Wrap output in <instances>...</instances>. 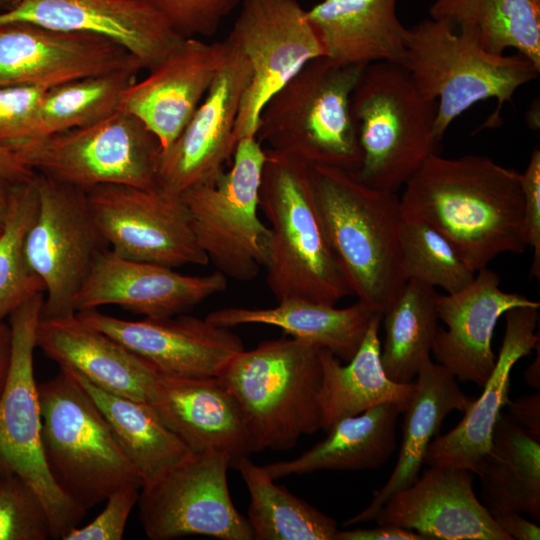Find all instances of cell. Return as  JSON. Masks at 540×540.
Returning <instances> with one entry per match:
<instances>
[{
    "mask_svg": "<svg viewBox=\"0 0 540 540\" xmlns=\"http://www.w3.org/2000/svg\"><path fill=\"white\" fill-rule=\"evenodd\" d=\"M36 347L60 368L122 397L146 401L158 371L117 340L83 323L76 314L41 318Z\"/></svg>",
    "mask_w": 540,
    "mask_h": 540,
    "instance_id": "26",
    "label": "cell"
},
{
    "mask_svg": "<svg viewBox=\"0 0 540 540\" xmlns=\"http://www.w3.org/2000/svg\"><path fill=\"white\" fill-rule=\"evenodd\" d=\"M11 355V329L9 323L0 322V395L4 389Z\"/></svg>",
    "mask_w": 540,
    "mask_h": 540,
    "instance_id": "49",
    "label": "cell"
},
{
    "mask_svg": "<svg viewBox=\"0 0 540 540\" xmlns=\"http://www.w3.org/2000/svg\"><path fill=\"white\" fill-rule=\"evenodd\" d=\"M509 416L534 436L540 437V393L507 402Z\"/></svg>",
    "mask_w": 540,
    "mask_h": 540,
    "instance_id": "46",
    "label": "cell"
},
{
    "mask_svg": "<svg viewBox=\"0 0 540 540\" xmlns=\"http://www.w3.org/2000/svg\"><path fill=\"white\" fill-rule=\"evenodd\" d=\"M65 369V368H63ZM69 371L95 402L142 486L156 482L193 452L162 422L147 401L107 392Z\"/></svg>",
    "mask_w": 540,
    "mask_h": 540,
    "instance_id": "33",
    "label": "cell"
},
{
    "mask_svg": "<svg viewBox=\"0 0 540 540\" xmlns=\"http://www.w3.org/2000/svg\"><path fill=\"white\" fill-rule=\"evenodd\" d=\"M540 307L538 301L500 289L499 275L488 267L476 272L462 290L436 298L439 327L431 352L456 379L483 387L496 356L491 342L499 318L515 307Z\"/></svg>",
    "mask_w": 540,
    "mask_h": 540,
    "instance_id": "21",
    "label": "cell"
},
{
    "mask_svg": "<svg viewBox=\"0 0 540 540\" xmlns=\"http://www.w3.org/2000/svg\"><path fill=\"white\" fill-rule=\"evenodd\" d=\"M398 0H321L306 16L337 66L402 64L407 30L396 14Z\"/></svg>",
    "mask_w": 540,
    "mask_h": 540,
    "instance_id": "27",
    "label": "cell"
},
{
    "mask_svg": "<svg viewBox=\"0 0 540 540\" xmlns=\"http://www.w3.org/2000/svg\"><path fill=\"white\" fill-rule=\"evenodd\" d=\"M401 65L420 93L437 103L433 137L438 145L452 122L478 102L496 100L497 118L540 72L521 54L491 53L469 34L431 17L408 28Z\"/></svg>",
    "mask_w": 540,
    "mask_h": 540,
    "instance_id": "6",
    "label": "cell"
},
{
    "mask_svg": "<svg viewBox=\"0 0 540 540\" xmlns=\"http://www.w3.org/2000/svg\"><path fill=\"white\" fill-rule=\"evenodd\" d=\"M38 211L25 240L31 270L44 284L41 318L76 314V299L95 260L108 247L86 192L36 173Z\"/></svg>",
    "mask_w": 540,
    "mask_h": 540,
    "instance_id": "12",
    "label": "cell"
},
{
    "mask_svg": "<svg viewBox=\"0 0 540 540\" xmlns=\"http://www.w3.org/2000/svg\"><path fill=\"white\" fill-rule=\"evenodd\" d=\"M429 14L491 53L514 49L540 69V0H435Z\"/></svg>",
    "mask_w": 540,
    "mask_h": 540,
    "instance_id": "34",
    "label": "cell"
},
{
    "mask_svg": "<svg viewBox=\"0 0 540 540\" xmlns=\"http://www.w3.org/2000/svg\"><path fill=\"white\" fill-rule=\"evenodd\" d=\"M310 175L325 233L352 295L383 315L408 281L400 197L340 168L310 166Z\"/></svg>",
    "mask_w": 540,
    "mask_h": 540,
    "instance_id": "2",
    "label": "cell"
},
{
    "mask_svg": "<svg viewBox=\"0 0 540 540\" xmlns=\"http://www.w3.org/2000/svg\"><path fill=\"white\" fill-rule=\"evenodd\" d=\"M128 69L143 67L125 47L105 36L23 22L0 26V86L52 88Z\"/></svg>",
    "mask_w": 540,
    "mask_h": 540,
    "instance_id": "18",
    "label": "cell"
},
{
    "mask_svg": "<svg viewBox=\"0 0 540 540\" xmlns=\"http://www.w3.org/2000/svg\"><path fill=\"white\" fill-rule=\"evenodd\" d=\"M400 241L408 280L452 294L468 286L476 275L456 247L422 220L403 216Z\"/></svg>",
    "mask_w": 540,
    "mask_h": 540,
    "instance_id": "39",
    "label": "cell"
},
{
    "mask_svg": "<svg viewBox=\"0 0 540 540\" xmlns=\"http://www.w3.org/2000/svg\"><path fill=\"white\" fill-rule=\"evenodd\" d=\"M476 475L482 482L483 505L493 517L518 513L540 519V437L508 413H500Z\"/></svg>",
    "mask_w": 540,
    "mask_h": 540,
    "instance_id": "32",
    "label": "cell"
},
{
    "mask_svg": "<svg viewBox=\"0 0 540 540\" xmlns=\"http://www.w3.org/2000/svg\"><path fill=\"white\" fill-rule=\"evenodd\" d=\"M403 188L402 215L444 235L475 272L528 247L520 172L488 156L431 154Z\"/></svg>",
    "mask_w": 540,
    "mask_h": 540,
    "instance_id": "1",
    "label": "cell"
},
{
    "mask_svg": "<svg viewBox=\"0 0 540 540\" xmlns=\"http://www.w3.org/2000/svg\"><path fill=\"white\" fill-rule=\"evenodd\" d=\"M350 110L362 151L355 174L372 188L397 193L438 153L433 137L437 103L420 93L401 64L367 65L352 92Z\"/></svg>",
    "mask_w": 540,
    "mask_h": 540,
    "instance_id": "7",
    "label": "cell"
},
{
    "mask_svg": "<svg viewBox=\"0 0 540 540\" xmlns=\"http://www.w3.org/2000/svg\"><path fill=\"white\" fill-rule=\"evenodd\" d=\"M320 348L296 338L238 353L219 378L235 398L252 452L289 450L321 429Z\"/></svg>",
    "mask_w": 540,
    "mask_h": 540,
    "instance_id": "4",
    "label": "cell"
},
{
    "mask_svg": "<svg viewBox=\"0 0 540 540\" xmlns=\"http://www.w3.org/2000/svg\"><path fill=\"white\" fill-rule=\"evenodd\" d=\"M38 205L35 177L11 186L7 216L0 232V322L31 296L45 292L43 282L27 262L24 249Z\"/></svg>",
    "mask_w": 540,
    "mask_h": 540,
    "instance_id": "38",
    "label": "cell"
},
{
    "mask_svg": "<svg viewBox=\"0 0 540 540\" xmlns=\"http://www.w3.org/2000/svg\"><path fill=\"white\" fill-rule=\"evenodd\" d=\"M228 50L225 41L184 38L149 75L123 94L120 107L138 117L167 149L207 94Z\"/></svg>",
    "mask_w": 540,
    "mask_h": 540,
    "instance_id": "23",
    "label": "cell"
},
{
    "mask_svg": "<svg viewBox=\"0 0 540 540\" xmlns=\"http://www.w3.org/2000/svg\"><path fill=\"white\" fill-rule=\"evenodd\" d=\"M7 148L36 173L82 190L102 184L155 188L162 150L146 125L122 107L89 126Z\"/></svg>",
    "mask_w": 540,
    "mask_h": 540,
    "instance_id": "11",
    "label": "cell"
},
{
    "mask_svg": "<svg viewBox=\"0 0 540 540\" xmlns=\"http://www.w3.org/2000/svg\"><path fill=\"white\" fill-rule=\"evenodd\" d=\"M377 314L380 313L360 300L348 307L337 308L336 305L293 298L279 301L270 308H221L211 311L205 318L228 328L246 324L278 327L291 337L327 349L348 362Z\"/></svg>",
    "mask_w": 540,
    "mask_h": 540,
    "instance_id": "29",
    "label": "cell"
},
{
    "mask_svg": "<svg viewBox=\"0 0 540 540\" xmlns=\"http://www.w3.org/2000/svg\"><path fill=\"white\" fill-rule=\"evenodd\" d=\"M51 526L35 490L16 474L0 476V540H47Z\"/></svg>",
    "mask_w": 540,
    "mask_h": 540,
    "instance_id": "40",
    "label": "cell"
},
{
    "mask_svg": "<svg viewBox=\"0 0 540 540\" xmlns=\"http://www.w3.org/2000/svg\"><path fill=\"white\" fill-rule=\"evenodd\" d=\"M17 22L105 36L125 47L147 70L184 39L143 0H16L0 12V26Z\"/></svg>",
    "mask_w": 540,
    "mask_h": 540,
    "instance_id": "19",
    "label": "cell"
},
{
    "mask_svg": "<svg viewBox=\"0 0 540 540\" xmlns=\"http://www.w3.org/2000/svg\"><path fill=\"white\" fill-rule=\"evenodd\" d=\"M523 230L527 246L533 249L530 276L540 278V150L536 147L523 173Z\"/></svg>",
    "mask_w": 540,
    "mask_h": 540,
    "instance_id": "44",
    "label": "cell"
},
{
    "mask_svg": "<svg viewBox=\"0 0 540 540\" xmlns=\"http://www.w3.org/2000/svg\"><path fill=\"white\" fill-rule=\"evenodd\" d=\"M230 456L220 450L193 453L154 483L142 486L139 519L152 540L203 535L220 540H253L247 518L231 499Z\"/></svg>",
    "mask_w": 540,
    "mask_h": 540,
    "instance_id": "14",
    "label": "cell"
},
{
    "mask_svg": "<svg viewBox=\"0 0 540 540\" xmlns=\"http://www.w3.org/2000/svg\"><path fill=\"white\" fill-rule=\"evenodd\" d=\"M472 474L430 466L393 494L373 521L415 531L425 540H512L477 498Z\"/></svg>",
    "mask_w": 540,
    "mask_h": 540,
    "instance_id": "22",
    "label": "cell"
},
{
    "mask_svg": "<svg viewBox=\"0 0 540 540\" xmlns=\"http://www.w3.org/2000/svg\"><path fill=\"white\" fill-rule=\"evenodd\" d=\"M43 301L44 293H37L9 315L11 355L0 395V476L16 474L35 490L47 511L51 538L63 540L79 526L86 510L57 486L43 454L33 365Z\"/></svg>",
    "mask_w": 540,
    "mask_h": 540,
    "instance_id": "10",
    "label": "cell"
},
{
    "mask_svg": "<svg viewBox=\"0 0 540 540\" xmlns=\"http://www.w3.org/2000/svg\"><path fill=\"white\" fill-rule=\"evenodd\" d=\"M536 350H537V357L526 369L524 376H525L526 383L529 386L539 390L540 388V349L539 347Z\"/></svg>",
    "mask_w": 540,
    "mask_h": 540,
    "instance_id": "51",
    "label": "cell"
},
{
    "mask_svg": "<svg viewBox=\"0 0 540 540\" xmlns=\"http://www.w3.org/2000/svg\"><path fill=\"white\" fill-rule=\"evenodd\" d=\"M76 316L168 376L219 377L228 363L244 350L241 338L231 328L206 318L178 314L131 321L97 309L78 311Z\"/></svg>",
    "mask_w": 540,
    "mask_h": 540,
    "instance_id": "17",
    "label": "cell"
},
{
    "mask_svg": "<svg viewBox=\"0 0 540 540\" xmlns=\"http://www.w3.org/2000/svg\"><path fill=\"white\" fill-rule=\"evenodd\" d=\"M334 540H425L415 531L391 524H378L368 529L338 530Z\"/></svg>",
    "mask_w": 540,
    "mask_h": 540,
    "instance_id": "45",
    "label": "cell"
},
{
    "mask_svg": "<svg viewBox=\"0 0 540 540\" xmlns=\"http://www.w3.org/2000/svg\"><path fill=\"white\" fill-rule=\"evenodd\" d=\"M366 66L310 61L267 101L256 139L309 166L357 173L362 151L350 100Z\"/></svg>",
    "mask_w": 540,
    "mask_h": 540,
    "instance_id": "5",
    "label": "cell"
},
{
    "mask_svg": "<svg viewBox=\"0 0 540 540\" xmlns=\"http://www.w3.org/2000/svg\"><path fill=\"white\" fill-rule=\"evenodd\" d=\"M219 271L186 275L164 265L121 257L110 248L95 260L76 299V312L117 305L145 317L182 314L223 292Z\"/></svg>",
    "mask_w": 540,
    "mask_h": 540,
    "instance_id": "20",
    "label": "cell"
},
{
    "mask_svg": "<svg viewBox=\"0 0 540 540\" xmlns=\"http://www.w3.org/2000/svg\"><path fill=\"white\" fill-rule=\"evenodd\" d=\"M227 45L207 94L178 137L160 153L156 187L168 194L180 196L191 186L216 178L233 156L236 121L251 67L241 52Z\"/></svg>",
    "mask_w": 540,
    "mask_h": 540,
    "instance_id": "16",
    "label": "cell"
},
{
    "mask_svg": "<svg viewBox=\"0 0 540 540\" xmlns=\"http://www.w3.org/2000/svg\"><path fill=\"white\" fill-rule=\"evenodd\" d=\"M139 71L120 70L49 88L21 141L89 126L103 120L119 109L124 92L136 82Z\"/></svg>",
    "mask_w": 540,
    "mask_h": 540,
    "instance_id": "37",
    "label": "cell"
},
{
    "mask_svg": "<svg viewBox=\"0 0 540 540\" xmlns=\"http://www.w3.org/2000/svg\"><path fill=\"white\" fill-rule=\"evenodd\" d=\"M146 401L193 453L226 452L233 467L252 453L239 406L219 377L184 378L158 372Z\"/></svg>",
    "mask_w": 540,
    "mask_h": 540,
    "instance_id": "24",
    "label": "cell"
},
{
    "mask_svg": "<svg viewBox=\"0 0 540 540\" xmlns=\"http://www.w3.org/2000/svg\"><path fill=\"white\" fill-rule=\"evenodd\" d=\"M382 315L369 324L365 337L347 365L327 349H320L322 382L320 389L321 429L327 433L340 420L375 406L393 403L402 413L409 403L415 383L391 380L381 363L379 328Z\"/></svg>",
    "mask_w": 540,
    "mask_h": 540,
    "instance_id": "30",
    "label": "cell"
},
{
    "mask_svg": "<svg viewBox=\"0 0 540 540\" xmlns=\"http://www.w3.org/2000/svg\"><path fill=\"white\" fill-rule=\"evenodd\" d=\"M400 410L393 403L375 406L346 417L327 437L298 457L264 466L274 479L320 470H373L383 466L397 448L396 424Z\"/></svg>",
    "mask_w": 540,
    "mask_h": 540,
    "instance_id": "31",
    "label": "cell"
},
{
    "mask_svg": "<svg viewBox=\"0 0 540 540\" xmlns=\"http://www.w3.org/2000/svg\"><path fill=\"white\" fill-rule=\"evenodd\" d=\"M141 488L131 484L112 493L104 509L90 523L73 529L64 540H121Z\"/></svg>",
    "mask_w": 540,
    "mask_h": 540,
    "instance_id": "43",
    "label": "cell"
},
{
    "mask_svg": "<svg viewBox=\"0 0 540 540\" xmlns=\"http://www.w3.org/2000/svg\"><path fill=\"white\" fill-rule=\"evenodd\" d=\"M225 42L241 52L251 67L234 131L237 145L256 136L260 114L272 95L325 53L298 0H243Z\"/></svg>",
    "mask_w": 540,
    "mask_h": 540,
    "instance_id": "13",
    "label": "cell"
},
{
    "mask_svg": "<svg viewBox=\"0 0 540 540\" xmlns=\"http://www.w3.org/2000/svg\"><path fill=\"white\" fill-rule=\"evenodd\" d=\"M266 150L256 137L237 142L228 171L183 191L192 231L217 271L238 281L265 267L271 230L258 215Z\"/></svg>",
    "mask_w": 540,
    "mask_h": 540,
    "instance_id": "9",
    "label": "cell"
},
{
    "mask_svg": "<svg viewBox=\"0 0 540 540\" xmlns=\"http://www.w3.org/2000/svg\"><path fill=\"white\" fill-rule=\"evenodd\" d=\"M266 150L259 209L270 224L266 282L276 301L299 298L336 305L352 295L316 205L310 166Z\"/></svg>",
    "mask_w": 540,
    "mask_h": 540,
    "instance_id": "3",
    "label": "cell"
},
{
    "mask_svg": "<svg viewBox=\"0 0 540 540\" xmlns=\"http://www.w3.org/2000/svg\"><path fill=\"white\" fill-rule=\"evenodd\" d=\"M85 192L99 230L117 255L171 268L209 263L180 196L122 184Z\"/></svg>",
    "mask_w": 540,
    "mask_h": 540,
    "instance_id": "15",
    "label": "cell"
},
{
    "mask_svg": "<svg viewBox=\"0 0 540 540\" xmlns=\"http://www.w3.org/2000/svg\"><path fill=\"white\" fill-rule=\"evenodd\" d=\"M499 527L511 539L539 540L540 527L534 522L525 519L522 514L508 513L494 516Z\"/></svg>",
    "mask_w": 540,
    "mask_h": 540,
    "instance_id": "47",
    "label": "cell"
},
{
    "mask_svg": "<svg viewBox=\"0 0 540 540\" xmlns=\"http://www.w3.org/2000/svg\"><path fill=\"white\" fill-rule=\"evenodd\" d=\"M41 442L57 486L86 511L142 481L103 414L66 369L38 384Z\"/></svg>",
    "mask_w": 540,
    "mask_h": 540,
    "instance_id": "8",
    "label": "cell"
},
{
    "mask_svg": "<svg viewBox=\"0 0 540 540\" xmlns=\"http://www.w3.org/2000/svg\"><path fill=\"white\" fill-rule=\"evenodd\" d=\"M250 494L248 517L255 540H334L336 521L274 482L249 456L234 466Z\"/></svg>",
    "mask_w": 540,
    "mask_h": 540,
    "instance_id": "36",
    "label": "cell"
},
{
    "mask_svg": "<svg viewBox=\"0 0 540 540\" xmlns=\"http://www.w3.org/2000/svg\"><path fill=\"white\" fill-rule=\"evenodd\" d=\"M184 38L213 35L240 0H143ZM195 38V37H194Z\"/></svg>",
    "mask_w": 540,
    "mask_h": 540,
    "instance_id": "41",
    "label": "cell"
},
{
    "mask_svg": "<svg viewBox=\"0 0 540 540\" xmlns=\"http://www.w3.org/2000/svg\"><path fill=\"white\" fill-rule=\"evenodd\" d=\"M49 88L18 84L0 86V144L23 140Z\"/></svg>",
    "mask_w": 540,
    "mask_h": 540,
    "instance_id": "42",
    "label": "cell"
},
{
    "mask_svg": "<svg viewBox=\"0 0 540 540\" xmlns=\"http://www.w3.org/2000/svg\"><path fill=\"white\" fill-rule=\"evenodd\" d=\"M15 3L16 0H0V12L10 9Z\"/></svg>",
    "mask_w": 540,
    "mask_h": 540,
    "instance_id": "52",
    "label": "cell"
},
{
    "mask_svg": "<svg viewBox=\"0 0 540 540\" xmlns=\"http://www.w3.org/2000/svg\"><path fill=\"white\" fill-rule=\"evenodd\" d=\"M414 383L412 397L402 412L403 436L395 468L371 503L346 520L344 526L373 521L393 494L414 483L424 464L427 448L444 419L452 411L465 412L474 400L461 390L448 369L431 359L423 364Z\"/></svg>",
    "mask_w": 540,
    "mask_h": 540,
    "instance_id": "28",
    "label": "cell"
},
{
    "mask_svg": "<svg viewBox=\"0 0 540 540\" xmlns=\"http://www.w3.org/2000/svg\"><path fill=\"white\" fill-rule=\"evenodd\" d=\"M538 310L537 307H515L504 314L506 328L502 346L481 396L472 401L457 426L431 441L424 464L466 469L476 474L489 449L501 410L509 401L514 365L540 347L536 331Z\"/></svg>",
    "mask_w": 540,
    "mask_h": 540,
    "instance_id": "25",
    "label": "cell"
},
{
    "mask_svg": "<svg viewBox=\"0 0 540 540\" xmlns=\"http://www.w3.org/2000/svg\"><path fill=\"white\" fill-rule=\"evenodd\" d=\"M36 172L26 166L12 151L0 144V178L10 184L32 180Z\"/></svg>",
    "mask_w": 540,
    "mask_h": 540,
    "instance_id": "48",
    "label": "cell"
},
{
    "mask_svg": "<svg viewBox=\"0 0 540 540\" xmlns=\"http://www.w3.org/2000/svg\"><path fill=\"white\" fill-rule=\"evenodd\" d=\"M12 185L0 178V232L7 216Z\"/></svg>",
    "mask_w": 540,
    "mask_h": 540,
    "instance_id": "50",
    "label": "cell"
},
{
    "mask_svg": "<svg viewBox=\"0 0 540 540\" xmlns=\"http://www.w3.org/2000/svg\"><path fill=\"white\" fill-rule=\"evenodd\" d=\"M434 287L409 279L383 313L385 338L380 358L394 382L411 383L428 360L439 328Z\"/></svg>",
    "mask_w": 540,
    "mask_h": 540,
    "instance_id": "35",
    "label": "cell"
}]
</instances>
